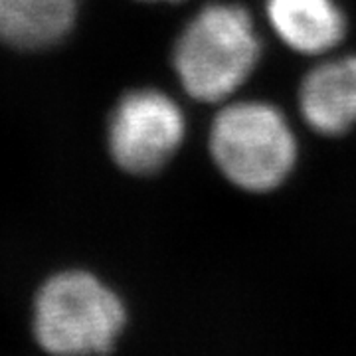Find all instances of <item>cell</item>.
<instances>
[{"instance_id": "8992f818", "label": "cell", "mask_w": 356, "mask_h": 356, "mask_svg": "<svg viewBox=\"0 0 356 356\" xmlns=\"http://www.w3.org/2000/svg\"><path fill=\"white\" fill-rule=\"evenodd\" d=\"M79 0H0V42L20 51L48 50L74 30Z\"/></svg>"}, {"instance_id": "ba28073f", "label": "cell", "mask_w": 356, "mask_h": 356, "mask_svg": "<svg viewBox=\"0 0 356 356\" xmlns=\"http://www.w3.org/2000/svg\"><path fill=\"white\" fill-rule=\"evenodd\" d=\"M170 2H175V0H170Z\"/></svg>"}, {"instance_id": "277c9868", "label": "cell", "mask_w": 356, "mask_h": 356, "mask_svg": "<svg viewBox=\"0 0 356 356\" xmlns=\"http://www.w3.org/2000/svg\"><path fill=\"white\" fill-rule=\"evenodd\" d=\"M184 131V115L168 95L156 89L129 91L109 117V154L129 175H153L175 156Z\"/></svg>"}, {"instance_id": "52a82bcc", "label": "cell", "mask_w": 356, "mask_h": 356, "mask_svg": "<svg viewBox=\"0 0 356 356\" xmlns=\"http://www.w3.org/2000/svg\"><path fill=\"white\" fill-rule=\"evenodd\" d=\"M267 16L289 48L309 56L332 50L346 32L334 0H267Z\"/></svg>"}, {"instance_id": "3957f363", "label": "cell", "mask_w": 356, "mask_h": 356, "mask_svg": "<svg viewBox=\"0 0 356 356\" xmlns=\"http://www.w3.org/2000/svg\"><path fill=\"white\" fill-rule=\"evenodd\" d=\"M210 151L220 172L248 192L277 188L295 166L297 140L273 105H228L214 119Z\"/></svg>"}, {"instance_id": "7a4b0ae2", "label": "cell", "mask_w": 356, "mask_h": 356, "mask_svg": "<svg viewBox=\"0 0 356 356\" xmlns=\"http://www.w3.org/2000/svg\"><path fill=\"white\" fill-rule=\"evenodd\" d=\"M261 42L248 10L210 4L192 18L175 46V67L184 91L194 99H226L252 76Z\"/></svg>"}, {"instance_id": "5b68a950", "label": "cell", "mask_w": 356, "mask_h": 356, "mask_svg": "<svg viewBox=\"0 0 356 356\" xmlns=\"http://www.w3.org/2000/svg\"><path fill=\"white\" fill-rule=\"evenodd\" d=\"M301 113L321 135H343L356 123V56L315 67L299 91Z\"/></svg>"}, {"instance_id": "6da1fadb", "label": "cell", "mask_w": 356, "mask_h": 356, "mask_svg": "<svg viewBox=\"0 0 356 356\" xmlns=\"http://www.w3.org/2000/svg\"><path fill=\"white\" fill-rule=\"evenodd\" d=\"M125 323L121 297L81 269L54 273L34 295L32 332L50 355H105L113 350Z\"/></svg>"}]
</instances>
